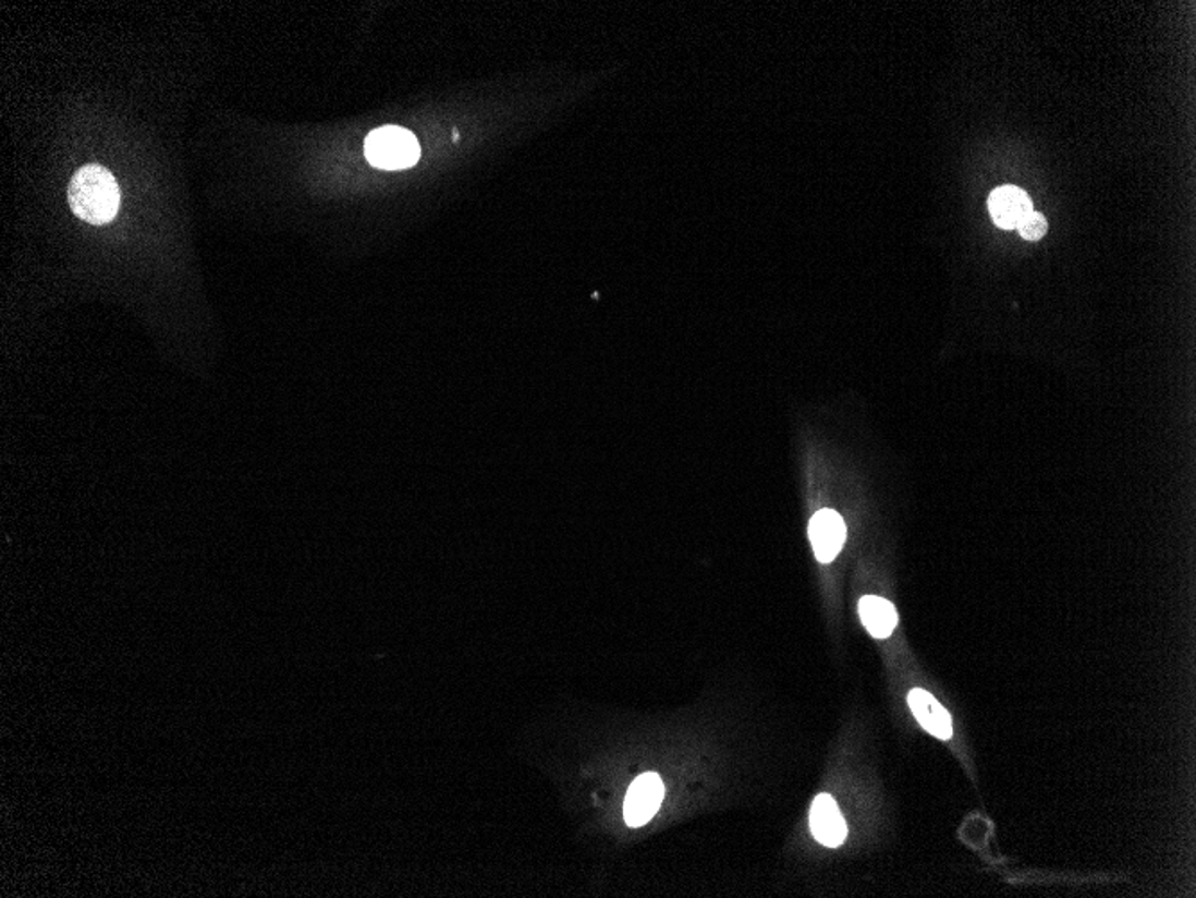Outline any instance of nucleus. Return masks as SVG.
<instances>
[{"mask_svg":"<svg viewBox=\"0 0 1196 898\" xmlns=\"http://www.w3.org/2000/svg\"><path fill=\"white\" fill-rule=\"evenodd\" d=\"M69 207L81 221L106 225L121 207V189L106 167H81L69 183Z\"/></svg>","mask_w":1196,"mask_h":898,"instance_id":"f257e3e1","label":"nucleus"},{"mask_svg":"<svg viewBox=\"0 0 1196 898\" xmlns=\"http://www.w3.org/2000/svg\"><path fill=\"white\" fill-rule=\"evenodd\" d=\"M364 151L371 166L386 171L413 167L422 155L416 136L400 126L378 128L369 133L364 144Z\"/></svg>","mask_w":1196,"mask_h":898,"instance_id":"f03ea898","label":"nucleus"},{"mask_svg":"<svg viewBox=\"0 0 1196 898\" xmlns=\"http://www.w3.org/2000/svg\"><path fill=\"white\" fill-rule=\"evenodd\" d=\"M664 788L656 773H645L634 780L625 798L624 816L631 827H642L658 813L663 802Z\"/></svg>","mask_w":1196,"mask_h":898,"instance_id":"7ed1b4c3","label":"nucleus"},{"mask_svg":"<svg viewBox=\"0 0 1196 898\" xmlns=\"http://www.w3.org/2000/svg\"><path fill=\"white\" fill-rule=\"evenodd\" d=\"M809 541L820 563H830L837 558L845 542V524L842 517L833 510H820L809 522Z\"/></svg>","mask_w":1196,"mask_h":898,"instance_id":"20e7f679","label":"nucleus"},{"mask_svg":"<svg viewBox=\"0 0 1196 898\" xmlns=\"http://www.w3.org/2000/svg\"><path fill=\"white\" fill-rule=\"evenodd\" d=\"M809 825L815 839L825 847H840L847 838L844 816L830 794H819L815 798L811 813H809Z\"/></svg>","mask_w":1196,"mask_h":898,"instance_id":"39448f33","label":"nucleus"},{"mask_svg":"<svg viewBox=\"0 0 1196 898\" xmlns=\"http://www.w3.org/2000/svg\"><path fill=\"white\" fill-rule=\"evenodd\" d=\"M989 213L998 227L1012 230L1017 228L1028 214L1034 213V205L1025 191L1014 185H1005L990 194Z\"/></svg>","mask_w":1196,"mask_h":898,"instance_id":"423d86ee","label":"nucleus"},{"mask_svg":"<svg viewBox=\"0 0 1196 898\" xmlns=\"http://www.w3.org/2000/svg\"><path fill=\"white\" fill-rule=\"evenodd\" d=\"M908 705L926 732L944 741L953 736L950 712L945 711L930 692L925 689H914L908 694Z\"/></svg>","mask_w":1196,"mask_h":898,"instance_id":"0eeeda50","label":"nucleus"},{"mask_svg":"<svg viewBox=\"0 0 1196 898\" xmlns=\"http://www.w3.org/2000/svg\"><path fill=\"white\" fill-rule=\"evenodd\" d=\"M858 610L864 627L876 639H887L898 624V614H895L894 606L883 597H862Z\"/></svg>","mask_w":1196,"mask_h":898,"instance_id":"6e6552de","label":"nucleus"},{"mask_svg":"<svg viewBox=\"0 0 1196 898\" xmlns=\"http://www.w3.org/2000/svg\"><path fill=\"white\" fill-rule=\"evenodd\" d=\"M1017 230H1020L1021 235L1028 239V241H1039V239L1045 238L1046 232H1048V221H1046L1042 214L1034 210V213L1028 214V216L1017 225Z\"/></svg>","mask_w":1196,"mask_h":898,"instance_id":"1a4fd4ad","label":"nucleus"}]
</instances>
